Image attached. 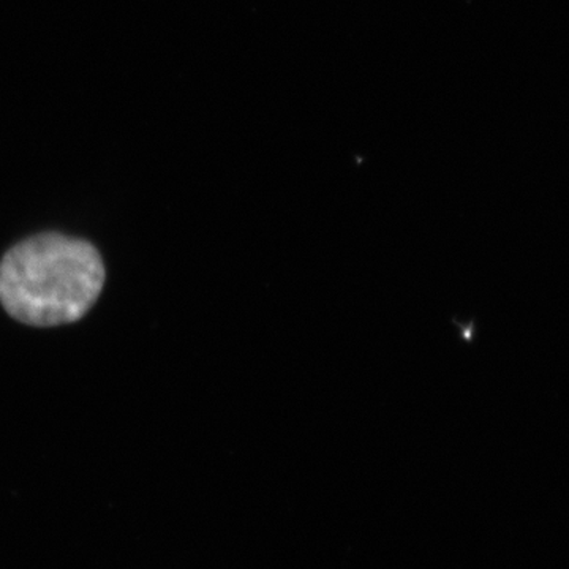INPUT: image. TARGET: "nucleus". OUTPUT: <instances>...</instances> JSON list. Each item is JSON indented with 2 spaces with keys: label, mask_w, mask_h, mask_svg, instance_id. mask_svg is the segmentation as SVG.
I'll list each match as a JSON object with an SVG mask.
<instances>
[{
  "label": "nucleus",
  "mask_w": 569,
  "mask_h": 569,
  "mask_svg": "<svg viewBox=\"0 0 569 569\" xmlns=\"http://www.w3.org/2000/svg\"><path fill=\"white\" fill-rule=\"evenodd\" d=\"M103 284L99 250L66 234L32 236L0 261V305L14 320L37 328L81 320Z\"/></svg>",
  "instance_id": "1"
}]
</instances>
